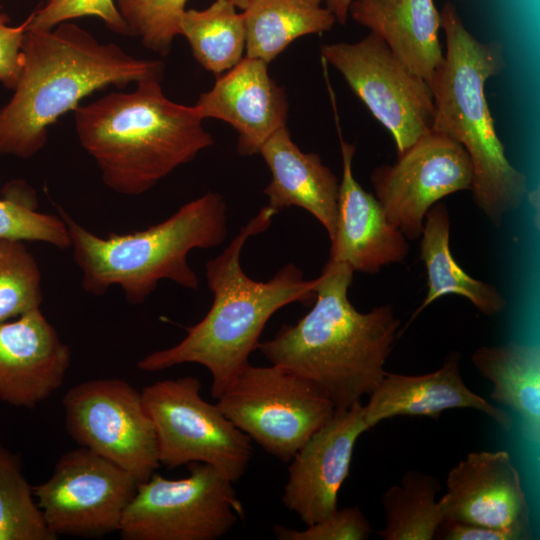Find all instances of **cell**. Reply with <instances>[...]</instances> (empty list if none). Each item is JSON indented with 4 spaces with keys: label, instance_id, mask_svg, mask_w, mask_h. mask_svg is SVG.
<instances>
[{
    "label": "cell",
    "instance_id": "16",
    "mask_svg": "<svg viewBox=\"0 0 540 540\" xmlns=\"http://www.w3.org/2000/svg\"><path fill=\"white\" fill-rule=\"evenodd\" d=\"M194 106L203 119L222 120L237 131L242 156L259 154L266 140L286 126L289 110L286 92L269 75L268 64L246 56L218 75Z\"/></svg>",
    "mask_w": 540,
    "mask_h": 540
},
{
    "label": "cell",
    "instance_id": "32",
    "mask_svg": "<svg viewBox=\"0 0 540 540\" xmlns=\"http://www.w3.org/2000/svg\"><path fill=\"white\" fill-rule=\"evenodd\" d=\"M303 530L276 525L274 535L279 540H365L372 532L369 520L358 507L337 509L327 518Z\"/></svg>",
    "mask_w": 540,
    "mask_h": 540
},
{
    "label": "cell",
    "instance_id": "23",
    "mask_svg": "<svg viewBox=\"0 0 540 540\" xmlns=\"http://www.w3.org/2000/svg\"><path fill=\"white\" fill-rule=\"evenodd\" d=\"M420 258L427 271V294L412 319L435 300L458 295L479 312L493 316L503 312L507 302L494 286L473 278L453 258L450 250V218L446 205L435 203L427 212L420 235Z\"/></svg>",
    "mask_w": 540,
    "mask_h": 540
},
{
    "label": "cell",
    "instance_id": "34",
    "mask_svg": "<svg viewBox=\"0 0 540 540\" xmlns=\"http://www.w3.org/2000/svg\"><path fill=\"white\" fill-rule=\"evenodd\" d=\"M437 532L436 536L445 540H517L504 530L449 520H443Z\"/></svg>",
    "mask_w": 540,
    "mask_h": 540
},
{
    "label": "cell",
    "instance_id": "30",
    "mask_svg": "<svg viewBox=\"0 0 540 540\" xmlns=\"http://www.w3.org/2000/svg\"><path fill=\"white\" fill-rule=\"evenodd\" d=\"M187 0H117V8L126 21L132 37L166 56L176 36Z\"/></svg>",
    "mask_w": 540,
    "mask_h": 540
},
{
    "label": "cell",
    "instance_id": "6",
    "mask_svg": "<svg viewBox=\"0 0 540 540\" xmlns=\"http://www.w3.org/2000/svg\"><path fill=\"white\" fill-rule=\"evenodd\" d=\"M57 209L82 273V288L101 296L119 286L132 305L142 304L164 279L197 290L199 279L188 264L189 252L221 245L228 231L226 202L214 192L187 202L147 229L105 238L77 223L61 207Z\"/></svg>",
    "mask_w": 540,
    "mask_h": 540
},
{
    "label": "cell",
    "instance_id": "28",
    "mask_svg": "<svg viewBox=\"0 0 540 540\" xmlns=\"http://www.w3.org/2000/svg\"><path fill=\"white\" fill-rule=\"evenodd\" d=\"M41 272L22 240L0 238V323L39 309Z\"/></svg>",
    "mask_w": 540,
    "mask_h": 540
},
{
    "label": "cell",
    "instance_id": "10",
    "mask_svg": "<svg viewBox=\"0 0 540 540\" xmlns=\"http://www.w3.org/2000/svg\"><path fill=\"white\" fill-rule=\"evenodd\" d=\"M69 436L119 465L138 482L160 466L155 428L142 393L118 378L75 385L63 397Z\"/></svg>",
    "mask_w": 540,
    "mask_h": 540
},
{
    "label": "cell",
    "instance_id": "33",
    "mask_svg": "<svg viewBox=\"0 0 540 540\" xmlns=\"http://www.w3.org/2000/svg\"><path fill=\"white\" fill-rule=\"evenodd\" d=\"M27 24L26 19L19 26H9L7 15L0 12V83L8 89L16 87L23 68Z\"/></svg>",
    "mask_w": 540,
    "mask_h": 540
},
{
    "label": "cell",
    "instance_id": "15",
    "mask_svg": "<svg viewBox=\"0 0 540 540\" xmlns=\"http://www.w3.org/2000/svg\"><path fill=\"white\" fill-rule=\"evenodd\" d=\"M367 430L361 402L335 409L290 460L282 502L305 525L338 509V493L349 475L354 446Z\"/></svg>",
    "mask_w": 540,
    "mask_h": 540
},
{
    "label": "cell",
    "instance_id": "19",
    "mask_svg": "<svg viewBox=\"0 0 540 540\" xmlns=\"http://www.w3.org/2000/svg\"><path fill=\"white\" fill-rule=\"evenodd\" d=\"M474 409L491 418L501 429L510 431L512 416L470 390L460 372L458 352L450 353L442 366L422 375L386 372L364 406V420L370 428L396 416L437 418L449 409Z\"/></svg>",
    "mask_w": 540,
    "mask_h": 540
},
{
    "label": "cell",
    "instance_id": "35",
    "mask_svg": "<svg viewBox=\"0 0 540 540\" xmlns=\"http://www.w3.org/2000/svg\"><path fill=\"white\" fill-rule=\"evenodd\" d=\"M353 0H324L326 7L333 13L336 21L345 24Z\"/></svg>",
    "mask_w": 540,
    "mask_h": 540
},
{
    "label": "cell",
    "instance_id": "22",
    "mask_svg": "<svg viewBox=\"0 0 540 540\" xmlns=\"http://www.w3.org/2000/svg\"><path fill=\"white\" fill-rule=\"evenodd\" d=\"M478 372L492 383L490 398L514 411L523 437H540V349L537 344L508 342L481 346L471 355Z\"/></svg>",
    "mask_w": 540,
    "mask_h": 540
},
{
    "label": "cell",
    "instance_id": "20",
    "mask_svg": "<svg viewBox=\"0 0 540 540\" xmlns=\"http://www.w3.org/2000/svg\"><path fill=\"white\" fill-rule=\"evenodd\" d=\"M259 154L272 176L263 190L268 206L277 213L293 206L306 210L322 224L331 241L337 219V176L318 154L301 151L287 126L271 135Z\"/></svg>",
    "mask_w": 540,
    "mask_h": 540
},
{
    "label": "cell",
    "instance_id": "21",
    "mask_svg": "<svg viewBox=\"0 0 540 540\" xmlns=\"http://www.w3.org/2000/svg\"><path fill=\"white\" fill-rule=\"evenodd\" d=\"M349 14L429 86L444 60L433 0H353Z\"/></svg>",
    "mask_w": 540,
    "mask_h": 540
},
{
    "label": "cell",
    "instance_id": "2",
    "mask_svg": "<svg viewBox=\"0 0 540 540\" xmlns=\"http://www.w3.org/2000/svg\"><path fill=\"white\" fill-rule=\"evenodd\" d=\"M276 214L268 205L262 207L220 255L207 261L205 275L213 294L209 311L186 328L179 343L142 358L139 369L155 372L184 363L200 364L211 374V394L217 399L249 364L272 315L294 302L305 306L314 302L316 278L306 280L293 263L265 282L253 280L242 269L241 252L247 240L266 231Z\"/></svg>",
    "mask_w": 540,
    "mask_h": 540
},
{
    "label": "cell",
    "instance_id": "14",
    "mask_svg": "<svg viewBox=\"0 0 540 540\" xmlns=\"http://www.w3.org/2000/svg\"><path fill=\"white\" fill-rule=\"evenodd\" d=\"M439 499L444 520L532 537L530 507L519 471L504 450L471 452L447 475Z\"/></svg>",
    "mask_w": 540,
    "mask_h": 540
},
{
    "label": "cell",
    "instance_id": "29",
    "mask_svg": "<svg viewBox=\"0 0 540 540\" xmlns=\"http://www.w3.org/2000/svg\"><path fill=\"white\" fill-rule=\"evenodd\" d=\"M30 193L32 190L22 182L10 184L8 197L0 199V238L38 241L60 249L71 247L63 219L37 212L36 198Z\"/></svg>",
    "mask_w": 540,
    "mask_h": 540
},
{
    "label": "cell",
    "instance_id": "3",
    "mask_svg": "<svg viewBox=\"0 0 540 540\" xmlns=\"http://www.w3.org/2000/svg\"><path fill=\"white\" fill-rule=\"evenodd\" d=\"M23 68L14 93L0 108V156L28 159L46 143L48 127L96 90L161 81L160 60L136 58L115 43H101L75 23L26 29Z\"/></svg>",
    "mask_w": 540,
    "mask_h": 540
},
{
    "label": "cell",
    "instance_id": "25",
    "mask_svg": "<svg viewBox=\"0 0 540 540\" xmlns=\"http://www.w3.org/2000/svg\"><path fill=\"white\" fill-rule=\"evenodd\" d=\"M179 28L196 61L217 76L233 68L243 58V15L228 0H215L203 10H185Z\"/></svg>",
    "mask_w": 540,
    "mask_h": 540
},
{
    "label": "cell",
    "instance_id": "8",
    "mask_svg": "<svg viewBox=\"0 0 540 540\" xmlns=\"http://www.w3.org/2000/svg\"><path fill=\"white\" fill-rule=\"evenodd\" d=\"M188 468L185 478L153 473L138 483L121 520L123 540H216L244 518L233 482L205 463Z\"/></svg>",
    "mask_w": 540,
    "mask_h": 540
},
{
    "label": "cell",
    "instance_id": "27",
    "mask_svg": "<svg viewBox=\"0 0 540 540\" xmlns=\"http://www.w3.org/2000/svg\"><path fill=\"white\" fill-rule=\"evenodd\" d=\"M20 459L0 444V540H56Z\"/></svg>",
    "mask_w": 540,
    "mask_h": 540
},
{
    "label": "cell",
    "instance_id": "24",
    "mask_svg": "<svg viewBox=\"0 0 540 540\" xmlns=\"http://www.w3.org/2000/svg\"><path fill=\"white\" fill-rule=\"evenodd\" d=\"M324 0H250L243 9L246 57L269 64L294 40L336 22Z\"/></svg>",
    "mask_w": 540,
    "mask_h": 540
},
{
    "label": "cell",
    "instance_id": "17",
    "mask_svg": "<svg viewBox=\"0 0 540 540\" xmlns=\"http://www.w3.org/2000/svg\"><path fill=\"white\" fill-rule=\"evenodd\" d=\"M71 350L40 309L0 323V399L35 408L63 383Z\"/></svg>",
    "mask_w": 540,
    "mask_h": 540
},
{
    "label": "cell",
    "instance_id": "37",
    "mask_svg": "<svg viewBox=\"0 0 540 540\" xmlns=\"http://www.w3.org/2000/svg\"><path fill=\"white\" fill-rule=\"evenodd\" d=\"M230 3H232L236 8L244 9L250 0H228Z\"/></svg>",
    "mask_w": 540,
    "mask_h": 540
},
{
    "label": "cell",
    "instance_id": "13",
    "mask_svg": "<svg viewBox=\"0 0 540 540\" xmlns=\"http://www.w3.org/2000/svg\"><path fill=\"white\" fill-rule=\"evenodd\" d=\"M472 180L464 147L432 130L398 154L393 164L378 166L371 174L375 197L407 240L420 238L425 216L435 203L470 190Z\"/></svg>",
    "mask_w": 540,
    "mask_h": 540
},
{
    "label": "cell",
    "instance_id": "9",
    "mask_svg": "<svg viewBox=\"0 0 540 540\" xmlns=\"http://www.w3.org/2000/svg\"><path fill=\"white\" fill-rule=\"evenodd\" d=\"M141 393L155 428L160 465L205 463L233 483L246 472L252 440L217 404L202 398L198 378L157 381Z\"/></svg>",
    "mask_w": 540,
    "mask_h": 540
},
{
    "label": "cell",
    "instance_id": "5",
    "mask_svg": "<svg viewBox=\"0 0 540 540\" xmlns=\"http://www.w3.org/2000/svg\"><path fill=\"white\" fill-rule=\"evenodd\" d=\"M440 25L446 51L429 84L434 105L431 130L464 147L473 168V201L494 226H500L507 214L521 207L529 190L526 175L506 156L484 93L488 79L506 66L504 44L479 41L449 1L440 11Z\"/></svg>",
    "mask_w": 540,
    "mask_h": 540
},
{
    "label": "cell",
    "instance_id": "7",
    "mask_svg": "<svg viewBox=\"0 0 540 540\" xmlns=\"http://www.w3.org/2000/svg\"><path fill=\"white\" fill-rule=\"evenodd\" d=\"M223 414L266 452L287 462L333 415L311 381L282 367L250 363L216 399Z\"/></svg>",
    "mask_w": 540,
    "mask_h": 540
},
{
    "label": "cell",
    "instance_id": "4",
    "mask_svg": "<svg viewBox=\"0 0 540 540\" xmlns=\"http://www.w3.org/2000/svg\"><path fill=\"white\" fill-rule=\"evenodd\" d=\"M73 111L81 146L103 183L121 195L149 191L214 143L195 106L167 98L160 81L138 82L133 92H113Z\"/></svg>",
    "mask_w": 540,
    "mask_h": 540
},
{
    "label": "cell",
    "instance_id": "1",
    "mask_svg": "<svg viewBox=\"0 0 540 540\" xmlns=\"http://www.w3.org/2000/svg\"><path fill=\"white\" fill-rule=\"evenodd\" d=\"M353 273L328 260L316 278L311 310L257 348L271 364L315 384L335 409L361 402L380 384L400 326L390 304L366 313L351 304Z\"/></svg>",
    "mask_w": 540,
    "mask_h": 540
},
{
    "label": "cell",
    "instance_id": "12",
    "mask_svg": "<svg viewBox=\"0 0 540 540\" xmlns=\"http://www.w3.org/2000/svg\"><path fill=\"white\" fill-rule=\"evenodd\" d=\"M138 483L119 465L80 446L61 455L52 475L33 491L57 538H95L119 531Z\"/></svg>",
    "mask_w": 540,
    "mask_h": 540
},
{
    "label": "cell",
    "instance_id": "11",
    "mask_svg": "<svg viewBox=\"0 0 540 540\" xmlns=\"http://www.w3.org/2000/svg\"><path fill=\"white\" fill-rule=\"evenodd\" d=\"M321 55L389 131L398 154L431 131L434 105L428 84L380 37L370 32L355 43L325 44Z\"/></svg>",
    "mask_w": 540,
    "mask_h": 540
},
{
    "label": "cell",
    "instance_id": "26",
    "mask_svg": "<svg viewBox=\"0 0 540 540\" xmlns=\"http://www.w3.org/2000/svg\"><path fill=\"white\" fill-rule=\"evenodd\" d=\"M441 485L437 478L420 471H407L400 484L382 495L385 526L377 535L383 540H432L444 513L436 495Z\"/></svg>",
    "mask_w": 540,
    "mask_h": 540
},
{
    "label": "cell",
    "instance_id": "36",
    "mask_svg": "<svg viewBox=\"0 0 540 540\" xmlns=\"http://www.w3.org/2000/svg\"><path fill=\"white\" fill-rule=\"evenodd\" d=\"M526 198L530 202L534 212V223L537 224V229L539 228V188L528 190Z\"/></svg>",
    "mask_w": 540,
    "mask_h": 540
},
{
    "label": "cell",
    "instance_id": "31",
    "mask_svg": "<svg viewBox=\"0 0 540 540\" xmlns=\"http://www.w3.org/2000/svg\"><path fill=\"white\" fill-rule=\"evenodd\" d=\"M83 16H96L113 32L132 37L113 0H46L43 6L27 18V29L50 30Z\"/></svg>",
    "mask_w": 540,
    "mask_h": 540
},
{
    "label": "cell",
    "instance_id": "18",
    "mask_svg": "<svg viewBox=\"0 0 540 540\" xmlns=\"http://www.w3.org/2000/svg\"><path fill=\"white\" fill-rule=\"evenodd\" d=\"M338 131L342 179L328 260L344 263L353 272L377 273L384 266L403 262L409 254V244L388 220L377 198L354 178L352 161L356 146L346 142Z\"/></svg>",
    "mask_w": 540,
    "mask_h": 540
}]
</instances>
